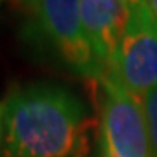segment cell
Masks as SVG:
<instances>
[{
  "label": "cell",
  "mask_w": 157,
  "mask_h": 157,
  "mask_svg": "<svg viewBox=\"0 0 157 157\" xmlns=\"http://www.w3.org/2000/svg\"><path fill=\"white\" fill-rule=\"evenodd\" d=\"M89 112L72 89L52 82L17 87L4 101L2 157H86Z\"/></svg>",
  "instance_id": "cell-1"
},
{
  "label": "cell",
  "mask_w": 157,
  "mask_h": 157,
  "mask_svg": "<svg viewBox=\"0 0 157 157\" xmlns=\"http://www.w3.org/2000/svg\"><path fill=\"white\" fill-rule=\"evenodd\" d=\"M26 16L23 37L45 59L100 84L107 77L84 33L78 0H17Z\"/></svg>",
  "instance_id": "cell-2"
},
{
  "label": "cell",
  "mask_w": 157,
  "mask_h": 157,
  "mask_svg": "<svg viewBox=\"0 0 157 157\" xmlns=\"http://www.w3.org/2000/svg\"><path fill=\"white\" fill-rule=\"evenodd\" d=\"M100 86V152L107 157H154L141 101L112 77Z\"/></svg>",
  "instance_id": "cell-3"
},
{
  "label": "cell",
  "mask_w": 157,
  "mask_h": 157,
  "mask_svg": "<svg viewBox=\"0 0 157 157\" xmlns=\"http://www.w3.org/2000/svg\"><path fill=\"white\" fill-rule=\"evenodd\" d=\"M108 77L143 100L157 86V23L141 4L131 9L128 28L113 54Z\"/></svg>",
  "instance_id": "cell-4"
},
{
  "label": "cell",
  "mask_w": 157,
  "mask_h": 157,
  "mask_svg": "<svg viewBox=\"0 0 157 157\" xmlns=\"http://www.w3.org/2000/svg\"><path fill=\"white\" fill-rule=\"evenodd\" d=\"M84 33L103 70L110 72L113 54L128 28L131 7L121 0H78Z\"/></svg>",
  "instance_id": "cell-5"
},
{
  "label": "cell",
  "mask_w": 157,
  "mask_h": 157,
  "mask_svg": "<svg viewBox=\"0 0 157 157\" xmlns=\"http://www.w3.org/2000/svg\"><path fill=\"white\" fill-rule=\"evenodd\" d=\"M143 112H145L147 126H148V138L154 157H157V86L150 89L141 100Z\"/></svg>",
  "instance_id": "cell-6"
},
{
  "label": "cell",
  "mask_w": 157,
  "mask_h": 157,
  "mask_svg": "<svg viewBox=\"0 0 157 157\" xmlns=\"http://www.w3.org/2000/svg\"><path fill=\"white\" fill-rule=\"evenodd\" d=\"M143 6H145L148 16L157 23V0H145V2H143Z\"/></svg>",
  "instance_id": "cell-7"
},
{
  "label": "cell",
  "mask_w": 157,
  "mask_h": 157,
  "mask_svg": "<svg viewBox=\"0 0 157 157\" xmlns=\"http://www.w3.org/2000/svg\"><path fill=\"white\" fill-rule=\"evenodd\" d=\"M4 143V103L0 101V145Z\"/></svg>",
  "instance_id": "cell-8"
},
{
  "label": "cell",
  "mask_w": 157,
  "mask_h": 157,
  "mask_svg": "<svg viewBox=\"0 0 157 157\" xmlns=\"http://www.w3.org/2000/svg\"><path fill=\"white\" fill-rule=\"evenodd\" d=\"M121 2H122V4H126L128 7H131V9H133V7L141 6V4H143L145 0H121Z\"/></svg>",
  "instance_id": "cell-9"
},
{
  "label": "cell",
  "mask_w": 157,
  "mask_h": 157,
  "mask_svg": "<svg viewBox=\"0 0 157 157\" xmlns=\"http://www.w3.org/2000/svg\"><path fill=\"white\" fill-rule=\"evenodd\" d=\"M100 157H107V155H105V154H101V152H100Z\"/></svg>",
  "instance_id": "cell-10"
}]
</instances>
